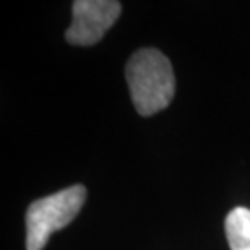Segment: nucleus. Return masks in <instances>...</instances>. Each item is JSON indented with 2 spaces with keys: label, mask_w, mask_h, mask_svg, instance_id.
Returning <instances> with one entry per match:
<instances>
[{
  "label": "nucleus",
  "mask_w": 250,
  "mask_h": 250,
  "mask_svg": "<svg viewBox=\"0 0 250 250\" xmlns=\"http://www.w3.org/2000/svg\"><path fill=\"white\" fill-rule=\"evenodd\" d=\"M132 103L140 116H153L169 106L176 78L169 59L158 49H140L125 68Z\"/></svg>",
  "instance_id": "f257e3e1"
},
{
  "label": "nucleus",
  "mask_w": 250,
  "mask_h": 250,
  "mask_svg": "<svg viewBox=\"0 0 250 250\" xmlns=\"http://www.w3.org/2000/svg\"><path fill=\"white\" fill-rule=\"evenodd\" d=\"M84 200L86 188L73 186L33 202L26 211V249L42 250L52 232L73 221Z\"/></svg>",
  "instance_id": "f03ea898"
},
{
  "label": "nucleus",
  "mask_w": 250,
  "mask_h": 250,
  "mask_svg": "<svg viewBox=\"0 0 250 250\" xmlns=\"http://www.w3.org/2000/svg\"><path fill=\"white\" fill-rule=\"evenodd\" d=\"M122 12L116 0H75L73 21L65 39L73 46H93L101 41Z\"/></svg>",
  "instance_id": "7ed1b4c3"
},
{
  "label": "nucleus",
  "mask_w": 250,
  "mask_h": 250,
  "mask_svg": "<svg viewBox=\"0 0 250 250\" xmlns=\"http://www.w3.org/2000/svg\"><path fill=\"white\" fill-rule=\"evenodd\" d=\"M226 237L231 250H250V209L237 207L226 216Z\"/></svg>",
  "instance_id": "20e7f679"
}]
</instances>
